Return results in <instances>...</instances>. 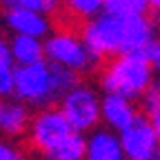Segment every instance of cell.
Returning <instances> with one entry per match:
<instances>
[{
  "label": "cell",
  "mask_w": 160,
  "mask_h": 160,
  "mask_svg": "<svg viewBox=\"0 0 160 160\" xmlns=\"http://www.w3.org/2000/svg\"><path fill=\"white\" fill-rule=\"evenodd\" d=\"M76 85V73L53 67L45 60L29 67H13V96L27 107H51Z\"/></svg>",
  "instance_id": "obj_1"
},
{
  "label": "cell",
  "mask_w": 160,
  "mask_h": 160,
  "mask_svg": "<svg viewBox=\"0 0 160 160\" xmlns=\"http://www.w3.org/2000/svg\"><path fill=\"white\" fill-rule=\"evenodd\" d=\"M153 85V67L140 53H125L111 58L100 76V87L105 93L122 96L131 102L142 98Z\"/></svg>",
  "instance_id": "obj_2"
},
{
  "label": "cell",
  "mask_w": 160,
  "mask_h": 160,
  "mask_svg": "<svg viewBox=\"0 0 160 160\" xmlns=\"http://www.w3.org/2000/svg\"><path fill=\"white\" fill-rule=\"evenodd\" d=\"M42 49H45V62L53 67H62L76 76L89 73L96 65V60L85 49L80 36L71 31H51L42 40Z\"/></svg>",
  "instance_id": "obj_3"
},
{
  "label": "cell",
  "mask_w": 160,
  "mask_h": 160,
  "mask_svg": "<svg viewBox=\"0 0 160 160\" xmlns=\"http://www.w3.org/2000/svg\"><path fill=\"white\" fill-rule=\"evenodd\" d=\"M60 102V113L69 122L71 131L76 133H91L100 125V96L91 85L78 82L73 89H69Z\"/></svg>",
  "instance_id": "obj_4"
},
{
  "label": "cell",
  "mask_w": 160,
  "mask_h": 160,
  "mask_svg": "<svg viewBox=\"0 0 160 160\" xmlns=\"http://www.w3.org/2000/svg\"><path fill=\"white\" fill-rule=\"evenodd\" d=\"M80 40L96 62L102 58H116L120 53V18L100 13L87 20Z\"/></svg>",
  "instance_id": "obj_5"
},
{
  "label": "cell",
  "mask_w": 160,
  "mask_h": 160,
  "mask_svg": "<svg viewBox=\"0 0 160 160\" xmlns=\"http://www.w3.org/2000/svg\"><path fill=\"white\" fill-rule=\"evenodd\" d=\"M125 160H160V129H156L145 116L118 133Z\"/></svg>",
  "instance_id": "obj_6"
},
{
  "label": "cell",
  "mask_w": 160,
  "mask_h": 160,
  "mask_svg": "<svg viewBox=\"0 0 160 160\" xmlns=\"http://www.w3.org/2000/svg\"><path fill=\"white\" fill-rule=\"evenodd\" d=\"M27 131H29V142L33 145V149L40 153H47L60 140H65L71 133V127L58 107H45L29 120Z\"/></svg>",
  "instance_id": "obj_7"
},
{
  "label": "cell",
  "mask_w": 160,
  "mask_h": 160,
  "mask_svg": "<svg viewBox=\"0 0 160 160\" xmlns=\"http://www.w3.org/2000/svg\"><path fill=\"white\" fill-rule=\"evenodd\" d=\"M156 40V25L149 16L120 18V53H140Z\"/></svg>",
  "instance_id": "obj_8"
},
{
  "label": "cell",
  "mask_w": 160,
  "mask_h": 160,
  "mask_svg": "<svg viewBox=\"0 0 160 160\" xmlns=\"http://www.w3.org/2000/svg\"><path fill=\"white\" fill-rule=\"evenodd\" d=\"M2 20H5V27L13 36H27V38L45 40L51 33V20H49V16H40V13L29 11L25 7L7 9L5 16H2Z\"/></svg>",
  "instance_id": "obj_9"
},
{
  "label": "cell",
  "mask_w": 160,
  "mask_h": 160,
  "mask_svg": "<svg viewBox=\"0 0 160 160\" xmlns=\"http://www.w3.org/2000/svg\"><path fill=\"white\" fill-rule=\"evenodd\" d=\"M136 118H138V107L131 100L122 96H113V93H105L100 98V122H105V129L120 133Z\"/></svg>",
  "instance_id": "obj_10"
},
{
  "label": "cell",
  "mask_w": 160,
  "mask_h": 160,
  "mask_svg": "<svg viewBox=\"0 0 160 160\" xmlns=\"http://www.w3.org/2000/svg\"><path fill=\"white\" fill-rule=\"evenodd\" d=\"M85 138H87L85 160H125L118 133L102 127V129H93Z\"/></svg>",
  "instance_id": "obj_11"
},
{
  "label": "cell",
  "mask_w": 160,
  "mask_h": 160,
  "mask_svg": "<svg viewBox=\"0 0 160 160\" xmlns=\"http://www.w3.org/2000/svg\"><path fill=\"white\" fill-rule=\"evenodd\" d=\"M29 107L18 100H0V133L7 138H18L29 129Z\"/></svg>",
  "instance_id": "obj_12"
},
{
  "label": "cell",
  "mask_w": 160,
  "mask_h": 160,
  "mask_svg": "<svg viewBox=\"0 0 160 160\" xmlns=\"http://www.w3.org/2000/svg\"><path fill=\"white\" fill-rule=\"evenodd\" d=\"M9 56H11L13 67H29V65L42 62L45 60L42 40L27 38V36H13L9 40Z\"/></svg>",
  "instance_id": "obj_13"
},
{
  "label": "cell",
  "mask_w": 160,
  "mask_h": 160,
  "mask_svg": "<svg viewBox=\"0 0 160 160\" xmlns=\"http://www.w3.org/2000/svg\"><path fill=\"white\" fill-rule=\"evenodd\" d=\"M85 147H87V138L82 133L71 131L65 140L49 149L45 153V160H85Z\"/></svg>",
  "instance_id": "obj_14"
},
{
  "label": "cell",
  "mask_w": 160,
  "mask_h": 160,
  "mask_svg": "<svg viewBox=\"0 0 160 160\" xmlns=\"http://www.w3.org/2000/svg\"><path fill=\"white\" fill-rule=\"evenodd\" d=\"M102 13L111 18H131V16H147L149 0H105Z\"/></svg>",
  "instance_id": "obj_15"
},
{
  "label": "cell",
  "mask_w": 160,
  "mask_h": 160,
  "mask_svg": "<svg viewBox=\"0 0 160 160\" xmlns=\"http://www.w3.org/2000/svg\"><path fill=\"white\" fill-rule=\"evenodd\" d=\"M67 11L78 18V20H91L96 16L102 13V7H105V0H62Z\"/></svg>",
  "instance_id": "obj_16"
},
{
  "label": "cell",
  "mask_w": 160,
  "mask_h": 160,
  "mask_svg": "<svg viewBox=\"0 0 160 160\" xmlns=\"http://www.w3.org/2000/svg\"><path fill=\"white\" fill-rule=\"evenodd\" d=\"M142 111L149 122L156 129H160V87H158V82H153L147 89V93L142 96Z\"/></svg>",
  "instance_id": "obj_17"
},
{
  "label": "cell",
  "mask_w": 160,
  "mask_h": 160,
  "mask_svg": "<svg viewBox=\"0 0 160 160\" xmlns=\"http://www.w3.org/2000/svg\"><path fill=\"white\" fill-rule=\"evenodd\" d=\"M18 7H25L40 16H49L60 7V0H18Z\"/></svg>",
  "instance_id": "obj_18"
},
{
  "label": "cell",
  "mask_w": 160,
  "mask_h": 160,
  "mask_svg": "<svg viewBox=\"0 0 160 160\" xmlns=\"http://www.w3.org/2000/svg\"><path fill=\"white\" fill-rule=\"evenodd\" d=\"M13 96V65L0 67V98H11Z\"/></svg>",
  "instance_id": "obj_19"
},
{
  "label": "cell",
  "mask_w": 160,
  "mask_h": 160,
  "mask_svg": "<svg viewBox=\"0 0 160 160\" xmlns=\"http://www.w3.org/2000/svg\"><path fill=\"white\" fill-rule=\"evenodd\" d=\"M0 160H25L20 147H16L11 140L0 138Z\"/></svg>",
  "instance_id": "obj_20"
},
{
  "label": "cell",
  "mask_w": 160,
  "mask_h": 160,
  "mask_svg": "<svg viewBox=\"0 0 160 160\" xmlns=\"http://www.w3.org/2000/svg\"><path fill=\"white\" fill-rule=\"evenodd\" d=\"M140 56H142L147 62L156 69L158 67V62H160V45H158V40H153V42H149L142 51H140Z\"/></svg>",
  "instance_id": "obj_21"
},
{
  "label": "cell",
  "mask_w": 160,
  "mask_h": 160,
  "mask_svg": "<svg viewBox=\"0 0 160 160\" xmlns=\"http://www.w3.org/2000/svg\"><path fill=\"white\" fill-rule=\"evenodd\" d=\"M2 65H13V62H11V56H9V42L0 36V67Z\"/></svg>",
  "instance_id": "obj_22"
},
{
  "label": "cell",
  "mask_w": 160,
  "mask_h": 160,
  "mask_svg": "<svg viewBox=\"0 0 160 160\" xmlns=\"http://www.w3.org/2000/svg\"><path fill=\"white\" fill-rule=\"evenodd\" d=\"M0 7H5V11L13 9V7H18V0H0Z\"/></svg>",
  "instance_id": "obj_23"
},
{
  "label": "cell",
  "mask_w": 160,
  "mask_h": 160,
  "mask_svg": "<svg viewBox=\"0 0 160 160\" xmlns=\"http://www.w3.org/2000/svg\"><path fill=\"white\" fill-rule=\"evenodd\" d=\"M160 7V0H149V9H158Z\"/></svg>",
  "instance_id": "obj_24"
}]
</instances>
